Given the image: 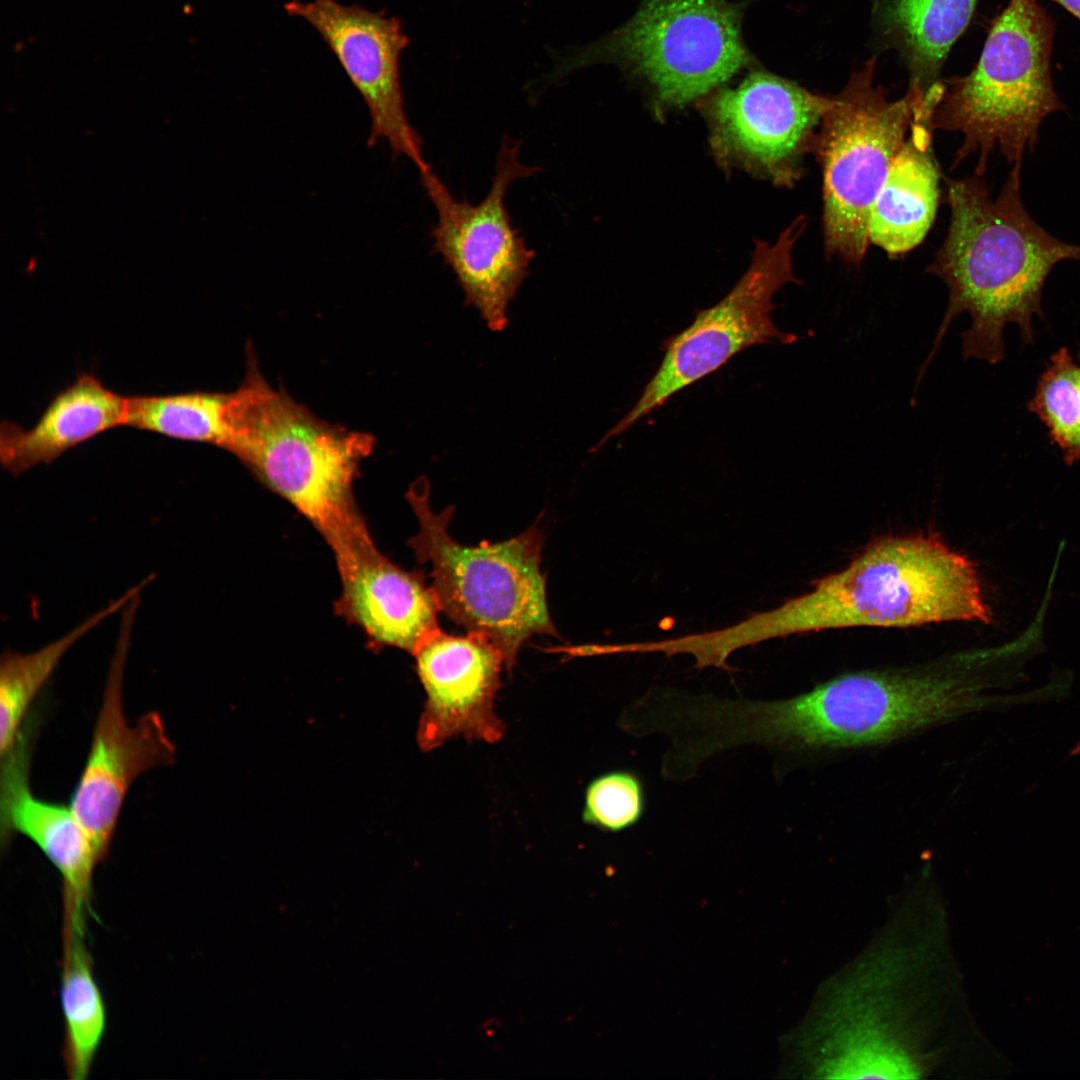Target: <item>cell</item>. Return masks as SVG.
Instances as JSON below:
<instances>
[{
	"mask_svg": "<svg viewBox=\"0 0 1080 1080\" xmlns=\"http://www.w3.org/2000/svg\"><path fill=\"white\" fill-rule=\"evenodd\" d=\"M1054 30L1038 0H1010L991 23L975 68L943 84L932 123L963 135L953 167L976 154L975 174L983 176L998 148L1012 169H1021L1043 121L1065 109L1051 77Z\"/></svg>",
	"mask_w": 1080,
	"mask_h": 1080,
	"instance_id": "obj_7",
	"label": "cell"
},
{
	"mask_svg": "<svg viewBox=\"0 0 1080 1080\" xmlns=\"http://www.w3.org/2000/svg\"><path fill=\"white\" fill-rule=\"evenodd\" d=\"M829 97L765 71L734 88H717L698 101L717 162L792 187L812 153Z\"/></svg>",
	"mask_w": 1080,
	"mask_h": 1080,
	"instance_id": "obj_12",
	"label": "cell"
},
{
	"mask_svg": "<svg viewBox=\"0 0 1080 1080\" xmlns=\"http://www.w3.org/2000/svg\"><path fill=\"white\" fill-rule=\"evenodd\" d=\"M646 807L644 783L631 770L619 769L594 778L586 788L583 821L604 832H622L635 826Z\"/></svg>",
	"mask_w": 1080,
	"mask_h": 1080,
	"instance_id": "obj_25",
	"label": "cell"
},
{
	"mask_svg": "<svg viewBox=\"0 0 1080 1080\" xmlns=\"http://www.w3.org/2000/svg\"><path fill=\"white\" fill-rule=\"evenodd\" d=\"M942 92L939 82L928 88L871 209L869 242L890 257L916 247L936 216L940 172L932 151V119Z\"/></svg>",
	"mask_w": 1080,
	"mask_h": 1080,
	"instance_id": "obj_18",
	"label": "cell"
},
{
	"mask_svg": "<svg viewBox=\"0 0 1080 1080\" xmlns=\"http://www.w3.org/2000/svg\"><path fill=\"white\" fill-rule=\"evenodd\" d=\"M247 355L245 377L228 393L222 449L294 506L336 560L374 545L353 494L374 437L322 420L267 382L250 346Z\"/></svg>",
	"mask_w": 1080,
	"mask_h": 1080,
	"instance_id": "obj_4",
	"label": "cell"
},
{
	"mask_svg": "<svg viewBox=\"0 0 1080 1080\" xmlns=\"http://www.w3.org/2000/svg\"><path fill=\"white\" fill-rule=\"evenodd\" d=\"M519 148V142L503 138L491 187L477 205L455 199L431 167L419 171L437 213L431 233L433 253L454 273L465 303L476 308L495 332L505 329L508 306L535 256L512 225L505 205L509 186L538 171L519 160Z\"/></svg>",
	"mask_w": 1080,
	"mask_h": 1080,
	"instance_id": "obj_11",
	"label": "cell"
},
{
	"mask_svg": "<svg viewBox=\"0 0 1080 1080\" xmlns=\"http://www.w3.org/2000/svg\"><path fill=\"white\" fill-rule=\"evenodd\" d=\"M875 59L828 96L813 145L823 177V234L827 257L860 266L869 244L872 206L925 102L918 82L889 100L874 83Z\"/></svg>",
	"mask_w": 1080,
	"mask_h": 1080,
	"instance_id": "obj_9",
	"label": "cell"
},
{
	"mask_svg": "<svg viewBox=\"0 0 1080 1080\" xmlns=\"http://www.w3.org/2000/svg\"><path fill=\"white\" fill-rule=\"evenodd\" d=\"M336 613L357 625L374 648L410 654L440 630L437 599L417 571H407L376 546L340 563Z\"/></svg>",
	"mask_w": 1080,
	"mask_h": 1080,
	"instance_id": "obj_17",
	"label": "cell"
},
{
	"mask_svg": "<svg viewBox=\"0 0 1080 1080\" xmlns=\"http://www.w3.org/2000/svg\"><path fill=\"white\" fill-rule=\"evenodd\" d=\"M149 582L131 587L118 599L86 618L71 631L30 653L6 650L0 661V755L18 742L24 720L34 699L65 654L87 633L109 616L122 610Z\"/></svg>",
	"mask_w": 1080,
	"mask_h": 1080,
	"instance_id": "obj_21",
	"label": "cell"
},
{
	"mask_svg": "<svg viewBox=\"0 0 1080 1080\" xmlns=\"http://www.w3.org/2000/svg\"><path fill=\"white\" fill-rule=\"evenodd\" d=\"M413 656L426 694L417 733L423 750L458 737L494 743L503 736L495 699L505 661L486 635L440 629Z\"/></svg>",
	"mask_w": 1080,
	"mask_h": 1080,
	"instance_id": "obj_15",
	"label": "cell"
},
{
	"mask_svg": "<svg viewBox=\"0 0 1080 1080\" xmlns=\"http://www.w3.org/2000/svg\"><path fill=\"white\" fill-rule=\"evenodd\" d=\"M139 602L137 593L122 609L89 752L69 802L103 860L131 785L141 774L176 760V747L159 712H147L132 725L124 714V669Z\"/></svg>",
	"mask_w": 1080,
	"mask_h": 1080,
	"instance_id": "obj_13",
	"label": "cell"
},
{
	"mask_svg": "<svg viewBox=\"0 0 1080 1080\" xmlns=\"http://www.w3.org/2000/svg\"><path fill=\"white\" fill-rule=\"evenodd\" d=\"M960 660L848 672L779 700L726 699L719 727L729 747L760 744L794 755L887 745L979 706Z\"/></svg>",
	"mask_w": 1080,
	"mask_h": 1080,
	"instance_id": "obj_3",
	"label": "cell"
},
{
	"mask_svg": "<svg viewBox=\"0 0 1080 1080\" xmlns=\"http://www.w3.org/2000/svg\"><path fill=\"white\" fill-rule=\"evenodd\" d=\"M283 7L320 34L364 99L371 117L368 144L384 140L395 155L407 157L418 171L429 168L422 140L404 108L400 56L409 39L401 20L336 0H292Z\"/></svg>",
	"mask_w": 1080,
	"mask_h": 1080,
	"instance_id": "obj_14",
	"label": "cell"
},
{
	"mask_svg": "<svg viewBox=\"0 0 1080 1080\" xmlns=\"http://www.w3.org/2000/svg\"><path fill=\"white\" fill-rule=\"evenodd\" d=\"M769 613L776 638L852 627L991 621L974 564L934 534L879 538L844 569Z\"/></svg>",
	"mask_w": 1080,
	"mask_h": 1080,
	"instance_id": "obj_5",
	"label": "cell"
},
{
	"mask_svg": "<svg viewBox=\"0 0 1080 1080\" xmlns=\"http://www.w3.org/2000/svg\"><path fill=\"white\" fill-rule=\"evenodd\" d=\"M29 739L23 731L14 748L1 756V843L8 844L15 834L32 841L61 876L63 922L85 925L93 873L104 860L70 806L39 798L31 790Z\"/></svg>",
	"mask_w": 1080,
	"mask_h": 1080,
	"instance_id": "obj_16",
	"label": "cell"
},
{
	"mask_svg": "<svg viewBox=\"0 0 1080 1080\" xmlns=\"http://www.w3.org/2000/svg\"><path fill=\"white\" fill-rule=\"evenodd\" d=\"M1028 409L1045 424L1067 465L1080 460V367L1067 348L1054 353Z\"/></svg>",
	"mask_w": 1080,
	"mask_h": 1080,
	"instance_id": "obj_24",
	"label": "cell"
},
{
	"mask_svg": "<svg viewBox=\"0 0 1080 1080\" xmlns=\"http://www.w3.org/2000/svg\"><path fill=\"white\" fill-rule=\"evenodd\" d=\"M128 404L129 396L107 388L93 374L82 373L51 399L32 428L2 422L1 464L13 476L38 464H50L95 436L126 426Z\"/></svg>",
	"mask_w": 1080,
	"mask_h": 1080,
	"instance_id": "obj_19",
	"label": "cell"
},
{
	"mask_svg": "<svg viewBox=\"0 0 1080 1080\" xmlns=\"http://www.w3.org/2000/svg\"><path fill=\"white\" fill-rule=\"evenodd\" d=\"M429 495L425 476L407 491L419 526L408 545L419 563L431 566L430 587L440 611L467 632L486 635L511 671L521 646L533 635L560 638L540 570L543 532L535 523L508 540L467 546L449 533L455 506L435 512Z\"/></svg>",
	"mask_w": 1080,
	"mask_h": 1080,
	"instance_id": "obj_6",
	"label": "cell"
},
{
	"mask_svg": "<svg viewBox=\"0 0 1080 1080\" xmlns=\"http://www.w3.org/2000/svg\"><path fill=\"white\" fill-rule=\"evenodd\" d=\"M743 10L730 0H645L628 22L601 39L556 51L544 79L616 64L648 86L657 112L681 108L753 64L742 36Z\"/></svg>",
	"mask_w": 1080,
	"mask_h": 1080,
	"instance_id": "obj_8",
	"label": "cell"
},
{
	"mask_svg": "<svg viewBox=\"0 0 1080 1080\" xmlns=\"http://www.w3.org/2000/svg\"><path fill=\"white\" fill-rule=\"evenodd\" d=\"M962 997L947 906L926 872L910 880L883 926L824 980L807 1028L817 1079L952 1078Z\"/></svg>",
	"mask_w": 1080,
	"mask_h": 1080,
	"instance_id": "obj_1",
	"label": "cell"
},
{
	"mask_svg": "<svg viewBox=\"0 0 1080 1080\" xmlns=\"http://www.w3.org/2000/svg\"><path fill=\"white\" fill-rule=\"evenodd\" d=\"M228 393L191 391L129 396L127 427L222 449Z\"/></svg>",
	"mask_w": 1080,
	"mask_h": 1080,
	"instance_id": "obj_23",
	"label": "cell"
},
{
	"mask_svg": "<svg viewBox=\"0 0 1080 1080\" xmlns=\"http://www.w3.org/2000/svg\"><path fill=\"white\" fill-rule=\"evenodd\" d=\"M62 938L60 1003L64 1067L69 1079L86 1080L105 1034L106 1006L85 944V931L64 929Z\"/></svg>",
	"mask_w": 1080,
	"mask_h": 1080,
	"instance_id": "obj_20",
	"label": "cell"
},
{
	"mask_svg": "<svg viewBox=\"0 0 1080 1080\" xmlns=\"http://www.w3.org/2000/svg\"><path fill=\"white\" fill-rule=\"evenodd\" d=\"M807 226L798 216L773 243L758 241L749 268L715 305L697 311L692 323L663 343L662 361L629 412L595 446L632 427L686 387L715 372L741 351L755 345L791 344L796 335L772 320L774 294L799 283L792 250Z\"/></svg>",
	"mask_w": 1080,
	"mask_h": 1080,
	"instance_id": "obj_10",
	"label": "cell"
},
{
	"mask_svg": "<svg viewBox=\"0 0 1080 1080\" xmlns=\"http://www.w3.org/2000/svg\"><path fill=\"white\" fill-rule=\"evenodd\" d=\"M1080 20V0H1052Z\"/></svg>",
	"mask_w": 1080,
	"mask_h": 1080,
	"instance_id": "obj_26",
	"label": "cell"
},
{
	"mask_svg": "<svg viewBox=\"0 0 1080 1080\" xmlns=\"http://www.w3.org/2000/svg\"><path fill=\"white\" fill-rule=\"evenodd\" d=\"M977 0H887L882 19L886 32L903 51L913 78L924 89L936 75L951 46L967 27Z\"/></svg>",
	"mask_w": 1080,
	"mask_h": 1080,
	"instance_id": "obj_22",
	"label": "cell"
},
{
	"mask_svg": "<svg viewBox=\"0 0 1080 1080\" xmlns=\"http://www.w3.org/2000/svg\"><path fill=\"white\" fill-rule=\"evenodd\" d=\"M1078 358H1079V360H1080V353L1078 354Z\"/></svg>",
	"mask_w": 1080,
	"mask_h": 1080,
	"instance_id": "obj_27",
	"label": "cell"
},
{
	"mask_svg": "<svg viewBox=\"0 0 1080 1080\" xmlns=\"http://www.w3.org/2000/svg\"><path fill=\"white\" fill-rule=\"evenodd\" d=\"M1020 171L1011 169L995 197L983 176L946 179L951 219L947 236L927 272L947 286L949 300L932 354L956 316L969 314L962 333L964 358L997 364L1005 355L1003 330L1014 323L1034 342L1033 317L1042 316V290L1052 268L1080 261V245L1055 238L1027 212Z\"/></svg>",
	"mask_w": 1080,
	"mask_h": 1080,
	"instance_id": "obj_2",
	"label": "cell"
}]
</instances>
